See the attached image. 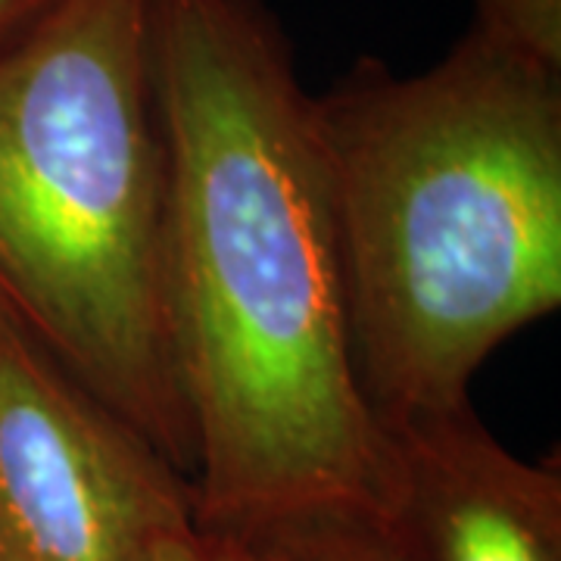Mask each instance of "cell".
Here are the masks:
<instances>
[{"mask_svg":"<svg viewBox=\"0 0 561 561\" xmlns=\"http://www.w3.org/2000/svg\"><path fill=\"white\" fill-rule=\"evenodd\" d=\"M62 0H0V50L25 38Z\"/></svg>","mask_w":561,"mask_h":561,"instance_id":"9","label":"cell"},{"mask_svg":"<svg viewBox=\"0 0 561 561\" xmlns=\"http://www.w3.org/2000/svg\"><path fill=\"white\" fill-rule=\"evenodd\" d=\"M474 28L561 72V0H471Z\"/></svg>","mask_w":561,"mask_h":561,"instance_id":"7","label":"cell"},{"mask_svg":"<svg viewBox=\"0 0 561 561\" xmlns=\"http://www.w3.org/2000/svg\"><path fill=\"white\" fill-rule=\"evenodd\" d=\"M191 481L0 309V561H153Z\"/></svg>","mask_w":561,"mask_h":561,"instance_id":"4","label":"cell"},{"mask_svg":"<svg viewBox=\"0 0 561 561\" xmlns=\"http://www.w3.org/2000/svg\"><path fill=\"white\" fill-rule=\"evenodd\" d=\"M150 7L62 0L0 50V309L191 481Z\"/></svg>","mask_w":561,"mask_h":561,"instance_id":"3","label":"cell"},{"mask_svg":"<svg viewBox=\"0 0 561 561\" xmlns=\"http://www.w3.org/2000/svg\"><path fill=\"white\" fill-rule=\"evenodd\" d=\"M316 113L371 415L468 405L561 306V72L471 25L415 76L365 57Z\"/></svg>","mask_w":561,"mask_h":561,"instance_id":"2","label":"cell"},{"mask_svg":"<svg viewBox=\"0 0 561 561\" xmlns=\"http://www.w3.org/2000/svg\"><path fill=\"white\" fill-rule=\"evenodd\" d=\"M383 427L378 518L405 561H561L559 465L508 453L474 405Z\"/></svg>","mask_w":561,"mask_h":561,"instance_id":"5","label":"cell"},{"mask_svg":"<svg viewBox=\"0 0 561 561\" xmlns=\"http://www.w3.org/2000/svg\"><path fill=\"white\" fill-rule=\"evenodd\" d=\"M162 290L194 437V522L381 505L316 98L260 0H153Z\"/></svg>","mask_w":561,"mask_h":561,"instance_id":"1","label":"cell"},{"mask_svg":"<svg viewBox=\"0 0 561 561\" xmlns=\"http://www.w3.org/2000/svg\"><path fill=\"white\" fill-rule=\"evenodd\" d=\"M153 561H247L241 542L231 534L187 524L165 534L153 552Z\"/></svg>","mask_w":561,"mask_h":561,"instance_id":"8","label":"cell"},{"mask_svg":"<svg viewBox=\"0 0 561 561\" xmlns=\"http://www.w3.org/2000/svg\"><path fill=\"white\" fill-rule=\"evenodd\" d=\"M228 534L247 561H405L378 512L365 505H309Z\"/></svg>","mask_w":561,"mask_h":561,"instance_id":"6","label":"cell"}]
</instances>
